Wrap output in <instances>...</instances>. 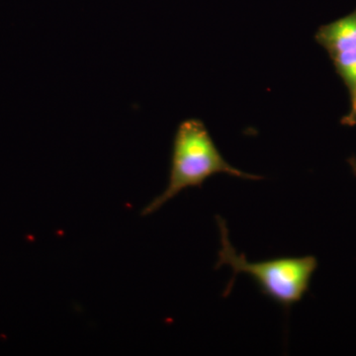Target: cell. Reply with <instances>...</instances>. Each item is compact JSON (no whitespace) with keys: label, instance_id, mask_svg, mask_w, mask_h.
Masks as SVG:
<instances>
[{"label":"cell","instance_id":"obj_2","mask_svg":"<svg viewBox=\"0 0 356 356\" xmlns=\"http://www.w3.org/2000/svg\"><path fill=\"white\" fill-rule=\"evenodd\" d=\"M220 234V248L215 268L229 266L233 273L224 296L231 292L236 277L245 274L254 281L262 294L274 303L289 312L299 303L310 289L312 277L318 268V261L313 255L282 257L261 261H250L243 254H238L229 241V229L222 218H216Z\"/></svg>","mask_w":356,"mask_h":356},{"label":"cell","instance_id":"obj_6","mask_svg":"<svg viewBox=\"0 0 356 356\" xmlns=\"http://www.w3.org/2000/svg\"><path fill=\"white\" fill-rule=\"evenodd\" d=\"M348 163H350L351 170H353V175L356 177V158L355 156H353L348 159Z\"/></svg>","mask_w":356,"mask_h":356},{"label":"cell","instance_id":"obj_1","mask_svg":"<svg viewBox=\"0 0 356 356\" xmlns=\"http://www.w3.org/2000/svg\"><path fill=\"white\" fill-rule=\"evenodd\" d=\"M219 173L242 179L262 178L229 165L218 149L205 124L197 118L185 119L180 122L173 138L168 186L143 209V216L154 214L185 189L201 187L206 180Z\"/></svg>","mask_w":356,"mask_h":356},{"label":"cell","instance_id":"obj_4","mask_svg":"<svg viewBox=\"0 0 356 356\" xmlns=\"http://www.w3.org/2000/svg\"><path fill=\"white\" fill-rule=\"evenodd\" d=\"M334 69L346 83L350 92L356 86V49L330 56Z\"/></svg>","mask_w":356,"mask_h":356},{"label":"cell","instance_id":"obj_5","mask_svg":"<svg viewBox=\"0 0 356 356\" xmlns=\"http://www.w3.org/2000/svg\"><path fill=\"white\" fill-rule=\"evenodd\" d=\"M350 93L351 99L350 110V112L341 119V122L343 125L353 127V126L356 125V86Z\"/></svg>","mask_w":356,"mask_h":356},{"label":"cell","instance_id":"obj_3","mask_svg":"<svg viewBox=\"0 0 356 356\" xmlns=\"http://www.w3.org/2000/svg\"><path fill=\"white\" fill-rule=\"evenodd\" d=\"M316 41L330 56L356 49V9L341 19L318 28Z\"/></svg>","mask_w":356,"mask_h":356}]
</instances>
